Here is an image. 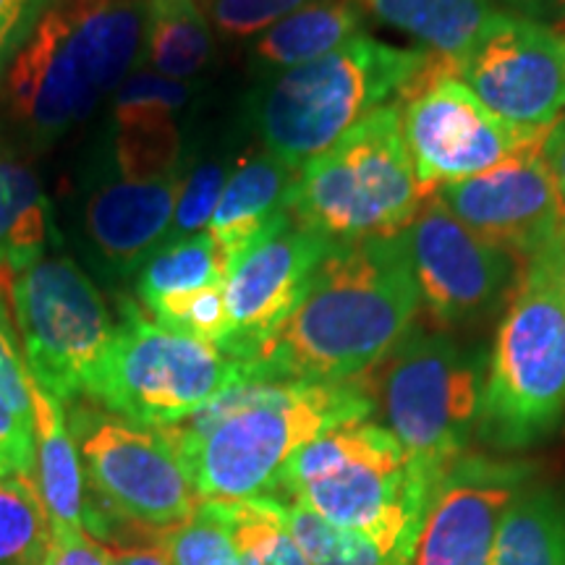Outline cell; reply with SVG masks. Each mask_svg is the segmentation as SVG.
I'll list each match as a JSON object with an SVG mask.
<instances>
[{
  "label": "cell",
  "mask_w": 565,
  "mask_h": 565,
  "mask_svg": "<svg viewBox=\"0 0 565 565\" xmlns=\"http://www.w3.org/2000/svg\"><path fill=\"white\" fill-rule=\"evenodd\" d=\"M406 231L333 244L291 317L246 362L257 383H349L377 366L419 315Z\"/></svg>",
  "instance_id": "obj_1"
},
{
  "label": "cell",
  "mask_w": 565,
  "mask_h": 565,
  "mask_svg": "<svg viewBox=\"0 0 565 565\" xmlns=\"http://www.w3.org/2000/svg\"><path fill=\"white\" fill-rule=\"evenodd\" d=\"M372 416L362 377L349 383L233 385L173 427H162L207 503L270 498L296 450Z\"/></svg>",
  "instance_id": "obj_2"
},
{
  "label": "cell",
  "mask_w": 565,
  "mask_h": 565,
  "mask_svg": "<svg viewBox=\"0 0 565 565\" xmlns=\"http://www.w3.org/2000/svg\"><path fill=\"white\" fill-rule=\"evenodd\" d=\"M150 0H53L3 76L13 124L34 150L58 145L145 66Z\"/></svg>",
  "instance_id": "obj_3"
},
{
  "label": "cell",
  "mask_w": 565,
  "mask_h": 565,
  "mask_svg": "<svg viewBox=\"0 0 565 565\" xmlns=\"http://www.w3.org/2000/svg\"><path fill=\"white\" fill-rule=\"evenodd\" d=\"M435 482L377 422H356L296 450L275 503H301L330 524L364 534L395 565H412Z\"/></svg>",
  "instance_id": "obj_4"
},
{
  "label": "cell",
  "mask_w": 565,
  "mask_h": 565,
  "mask_svg": "<svg viewBox=\"0 0 565 565\" xmlns=\"http://www.w3.org/2000/svg\"><path fill=\"white\" fill-rule=\"evenodd\" d=\"M429 55L359 34L322 58L259 82L246 121L265 152L301 171L372 110L398 100Z\"/></svg>",
  "instance_id": "obj_5"
},
{
  "label": "cell",
  "mask_w": 565,
  "mask_h": 565,
  "mask_svg": "<svg viewBox=\"0 0 565 565\" xmlns=\"http://www.w3.org/2000/svg\"><path fill=\"white\" fill-rule=\"evenodd\" d=\"M484 364L482 353L443 330L414 324L383 362L362 374L377 424L435 484L477 435Z\"/></svg>",
  "instance_id": "obj_6"
},
{
  "label": "cell",
  "mask_w": 565,
  "mask_h": 565,
  "mask_svg": "<svg viewBox=\"0 0 565 565\" xmlns=\"http://www.w3.org/2000/svg\"><path fill=\"white\" fill-rule=\"evenodd\" d=\"M424 202L395 103L372 110L296 175L291 215L333 244L398 236Z\"/></svg>",
  "instance_id": "obj_7"
},
{
  "label": "cell",
  "mask_w": 565,
  "mask_h": 565,
  "mask_svg": "<svg viewBox=\"0 0 565 565\" xmlns=\"http://www.w3.org/2000/svg\"><path fill=\"white\" fill-rule=\"evenodd\" d=\"M563 419L565 301L526 263L487 356L477 435L498 450H524L547 440Z\"/></svg>",
  "instance_id": "obj_8"
},
{
  "label": "cell",
  "mask_w": 565,
  "mask_h": 565,
  "mask_svg": "<svg viewBox=\"0 0 565 565\" xmlns=\"http://www.w3.org/2000/svg\"><path fill=\"white\" fill-rule=\"evenodd\" d=\"M116 338L84 398L141 427H173L246 383V366L200 338L150 320L129 296H116Z\"/></svg>",
  "instance_id": "obj_9"
},
{
  "label": "cell",
  "mask_w": 565,
  "mask_h": 565,
  "mask_svg": "<svg viewBox=\"0 0 565 565\" xmlns=\"http://www.w3.org/2000/svg\"><path fill=\"white\" fill-rule=\"evenodd\" d=\"M26 370L63 406L87 395L116 338V317L74 257L55 252L9 288Z\"/></svg>",
  "instance_id": "obj_10"
},
{
  "label": "cell",
  "mask_w": 565,
  "mask_h": 565,
  "mask_svg": "<svg viewBox=\"0 0 565 565\" xmlns=\"http://www.w3.org/2000/svg\"><path fill=\"white\" fill-rule=\"evenodd\" d=\"M89 498L150 532L183 524L202 503L179 450L162 429L141 427L79 398L66 408Z\"/></svg>",
  "instance_id": "obj_11"
},
{
  "label": "cell",
  "mask_w": 565,
  "mask_h": 565,
  "mask_svg": "<svg viewBox=\"0 0 565 565\" xmlns=\"http://www.w3.org/2000/svg\"><path fill=\"white\" fill-rule=\"evenodd\" d=\"M395 105L422 196L490 171L550 131L494 116L435 53Z\"/></svg>",
  "instance_id": "obj_12"
},
{
  "label": "cell",
  "mask_w": 565,
  "mask_h": 565,
  "mask_svg": "<svg viewBox=\"0 0 565 565\" xmlns=\"http://www.w3.org/2000/svg\"><path fill=\"white\" fill-rule=\"evenodd\" d=\"M181 171L134 179L110 166L103 147L84 154L68 202V238L97 286L118 296L171 228Z\"/></svg>",
  "instance_id": "obj_13"
},
{
  "label": "cell",
  "mask_w": 565,
  "mask_h": 565,
  "mask_svg": "<svg viewBox=\"0 0 565 565\" xmlns=\"http://www.w3.org/2000/svg\"><path fill=\"white\" fill-rule=\"evenodd\" d=\"M450 71L515 126L547 129L565 113V38L545 21L494 11Z\"/></svg>",
  "instance_id": "obj_14"
},
{
  "label": "cell",
  "mask_w": 565,
  "mask_h": 565,
  "mask_svg": "<svg viewBox=\"0 0 565 565\" xmlns=\"http://www.w3.org/2000/svg\"><path fill=\"white\" fill-rule=\"evenodd\" d=\"M406 244L422 309L443 328L492 315L519 280V259L458 221L437 194L424 196Z\"/></svg>",
  "instance_id": "obj_15"
},
{
  "label": "cell",
  "mask_w": 565,
  "mask_h": 565,
  "mask_svg": "<svg viewBox=\"0 0 565 565\" xmlns=\"http://www.w3.org/2000/svg\"><path fill=\"white\" fill-rule=\"evenodd\" d=\"M333 242L288 215L225 273L231 335L221 351L246 364L299 307Z\"/></svg>",
  "instance_id": "obj_16"
},
{
  "label": "cell",
  "mask_w": 565,
  "mask_h": 565,
  "mask_svg": "<svg viewBox=\"0 0 565 565\" xmlns=\"http://www.w3.org/2000/svg\"><path fill=\"white\" fill-rule=\"evenodd\" d=\"M532 482V466L466 454L435 484L412 565H490L505 513Z\"/></svg>",
  "instance_id": "obj_17"
},
{
  "label": "cell",
  "mask_w": 565,
  "mask_h": 565,
  "mask_svg": "<svg viewBox=\"0 0 565 565\" xmlns=\"http://www.w3.org/2000/svg\"><path fill=\"white\" fill-rule=\"evenodd\" d=\"M545 137L490 171L445 183L435 192L458 221L526 263L563 221V202L542 158Z\"/></svg>",
  "instance_id": "obj_18"
},
{
  "label": "cell",
  "mask_w": 565,
  "mask_h": 565,
  "mask_svg": "<svg viewBox=\"0 0 565 565\" xmlns=\"http://www.w3.org/2000/svg\"><path fill=\"white\" fill-rule=\"evenodd\" d=\"M296 175L299 171L263 147L238 158L207 225L225 263V273L249 246L291 215Z\"/></svg>",
  "instance_id": "obj_19"
},
{
  "label": "cell",
  "mask_w": 565,
  "mask_h": 565,
  "mask_svg": "<svg viewBox=\"0 0 565 565\" xmlns=\"http://www.w3.org/2000/svg\"><path fill=\"white\" fill-rule=\"evenodd\" d=\"M63 242L55 207L34 168L9 145H0V286L58 252Z\"/></svg>",
  "instance_id": "obj_20"
},
{
  "label": "cell",
  "mask_w": 565,
  "mask_h": 565,
  "mask_svg": "<svg viewBox=\"0 0 565 565\" xmlns=\"http://www.w3.org/2000/svg\"><path fill=\"white\" fill-rule=\"evenodd\" d=\"M366 17L370 13L359 0H312L252 40L249 68L259 74V79H267L322 58L359 34H366Z\"/></svg>",
  "instance_id": "obj_21"
},
{
  "label": "cell",
  "mask_w": 565,
  "mask_h": 565,
  "mask_svg": "<svg viewBox=\"0 0 565 565\" xmlns=\"http://www.w3.org/2000/svg\"><path fill=\"white\" fill-rule=\"evenodd\" d=\"M30 398L34 422V479L45 500L51 524L84 529V508H87V479H84L82 458L76 450L66 422V406L55 401L34 383L30 374Z\"/></svg>",
  "instance_id": "obj_22"
},
{
  "label": "cell",
  "mask_w": 565,
  "mask_h": 565,
  "mask_svg": "<svg viewBox=\"0 0 565 565\" xmlns=\"http://www.w3.org/2000/svg\"><path fill=\"white\" fill-rule=\"evenodd\" d=\"M366 13L412 34L424 51L454 63L494 13L492 0H359Z\"/></svg>",
  "instance_id": "obj_23"
},
{
  "label": "cell",
  "mask_w": 565,
  "mask_h": 565,
  "mask_svg": "<svg viewBox=\"0 0 565 565\" xmlns=\"http://www.w3.org/2000/svg\"><path fill=\"white\" fill-rule=\"evenodd\" d=\"M215 61V32L196 0H150L145 66L173 82L200 84Z\"/></svg>",
  "instance_id": "obj_24"
},
{
  "label": "cell",
  "mask_w": 565,
  "mask_h": 565,
  "mask_svg": "<svg viewBox=\"0 0 565 565\" xmlns=\"http://www.w3.org/2000/svg\"><path fill=\"white\" fill-rule=\"evenodd\" d=\"M225 263L207 231L194 236L162 242L134 275L131 286L139 307L147 312L162 303L183 299L210 286H223Z\"/></svg>",
  "instance_id": "obj_25"
},
{
  "label": "cell",
  "mask_w": 565,
  "mask_h": 565,
  "mask_svg": "<svg viewBox=\"0 0 565 565\" xmlns=\"http://www.w3.org/2000/svg\"><path fill=\"white\" fill-rule=\"evenodd\" d=\"M490 565H565L563 494L529 484L505 513Z\"/></svg>",
  "instance_id": "obj_26"
},
{
  "label": "cell",
  "mask_w": 565,
  "mask_h": 565,
  "mask_svg": "<svg viewBox=\"0 0 565 565\" xmlns=\"http://www.w3.org/2000/svg\"><path fill=\"white\" fill-rule=\"evenodd\" d=\"M200 92L202 84L173 82L168 76L154 74L152 68L141 66L113 95L105 126L118 131L147 134L186 131L183 121H186Z\"/></svg>",
  "instance_id": "obj_27"
},
{
  "label": "cell",
  "mask_w": 565,
  "mask_h": 565,
  "mask_svg": "<svg viewBox=\"0 0 565 565\" xmlns=\"http://www.w3.org/2000/svg\"><path fill=\"white\" fill-rule=\"evenodd\" d=\"M51 532L34 475L0 477V565H42Z\"/></svg>",
  "instance_id": "obj_28"
},
{
  "label": "cell",
  "mask_w": 565,
  "mask_h": 565,
  "mask_svg": "<svg viewBox=\"0 0 565 565\" xmlns=\"http://www.w3.org/2000/svg\"><path fill=\"white\" fill-rule=\"evenodd\" d=\"M236 162L238 160L231 152L221 150V147L186 139V150H183L181 162L179 200H175V212L166 242H175V238H186L200 231H207L212 212L221 202L225 181H228Z\"/></svg>",
  "instance_id": "obj_29"
},
{
  "label": "cell",
  "mask_w": 565,
  "mask_h": 565,
  "mask_svg": "<svg viewBox=\"0 0 565 565\" xmlns=\"http://www.w3.org/2000/svg\"><path fill=\"white\" fill-rule=\"evenodd\" d=\"M238 565H309L288 526L286 508L270 498L223 503Z\"/></svg>",
  "instance_id": "obj_30"
},
{
  "label": "cell",
  "mask_w": 565,
  "mask_h": 565,
  "mask_svg": "<svg viewBox=\"0 0 565 565\" xmlns=\"http://www.w3.org/2000/svg\"><path fill=\"white\" fill-rule=\"evenodd\" d=\"M280 505L286 508L288 526L309 565H395L364 534L330 524L301 503Z\"/></svg>",
  "instance_id": "obj_31"
},
{
  "label": "cell",
  "mask_w": 565,
  "mask_h": 565,
  "mask_svg": "<svg viewBox=\"0 0 565 565\" xmlns=\"http://www.w3.org/2000/svg\"><path fill=\"white\" fill-rule=\"evenodd\" d=\"M162 545L173 565H238L236 542L223 503L202 500L183 524L162 532Z\"/></svg>",
  "instance_id": "obj_32"
},
{
  "label": "cell",
  "mask_w": 565,
  "mask_h": 565,
  "mask_svg": "<svg viewBox=\"0 0 565 565\" xmlns=\"http://www.w3.org/2000/svg\"><path fill=\"white\" fill-rule=\"evenodd\" d=\"M223 40H254L312 0H196Z\"/></svg>",
  "instance_id": "obj_33"
},
{
  "label": "cell",
  "mask_w": 565,
  "mask_h": 565,
  "mask_svg": "<svg viewBox=\"0 0 565 565\" xmlns=\"http://www.w3.org/2000/svg\"><path fill=\"white\" fill-rule=\"evenodd\" d=\"M150 315L154 322L166 324V328L171 330H179V333L200 338V341H207L212 345H217V349H221L231 335V320L228 307H225L223 286H210L204 288V291L168 301Z\"/></svg>",
  "instance_id": "obj_34"
},
{
  "label": "cell",
  "mask_w": 565,
  "mask_h": 565,
  "mask_svg": "<svg viewBox=\"0 0 565 565\" xmlns=\"http://www.w3.org/2000/svg\"><path fill=\"white\" fill-rule=\"evenodd\" d=\"M0 395L21 414L32 416L30 370H26L24 349L19 345V330L13 315L0 294Z\"/></svg>",
  "instance_id": "obj_35"
},
{
  "label": "cell",
  "mask_w": 565,
  "mask_h": 565,
  "mask_svg": "<svg viewBox=\"0 0 565 565\" xmlns=\"http://www.w3.org/2000/svg\"><path fill=\"white\" fill-rule=\"evenodd\" d=\"M34 422L0 395V477L34 475Z\"/></svg>",
  "instance_id": "obj_36"
},
{
  "label": "cell",
  "mask_w": 565,
  "mask_h": 565,
  "mask_svg": "<svg viewBox=\"0 0 565 565\" xmlns=\"http://www.w3.org/2000/svg\"><path fill=\"white\" fill-rule=\"evenodd\" d=\"M53 0H0V82L38 30Z\"/></svg>",
  "instance_id": "obj_37"
},
{
  "label": "cell",
  "mask_w": 565,
  "mask_h": 565,
  "mask_svg": "<svg viewBox=\"0 0 565 565\" xmlns=\"http://www.w3.org/2000/svg\"><path fill=\"white\" fill-rule=\"evenodd\" d=\"M42 565H113L110 550L84 529L53 524L51 545Z\"/></svg>",
  "instance_id": "obj_38"
},
{
  "label": "cell",
  "mask_w": 565,
  "mask_h": 565,
  "mask_svg": "<svg viewBox=\"0 0 565 565\" xmlns=\"http://www.w3.org/2000/svg\"><path fill=\"white\" fill-rule=\"evenodd\" d=\"M529 265H534L536 270L545 273V278L553 282V288L565 301V212L553 236H550L547 244L529 259Z\"/></svg>",
  "instance_id": "obj_39"
},
{
  "label": "cell",
  "mask_w": 565,
  "mask_h": 565,
  "mask_svg": "<svg viewBox=\"0 0 565 565\" xmlns=\"http://www.w3.org/2000/svg\"><path fill=\"white\" fill-rule=\"evenodd\" d=\"M542 158L547 162V171L553 175L557 196H561L565 212V118L550 126L545 147H542Z\"/></svg>",
  "instance_id": "obj_40"
},
{
  "label": "cell",
  "mask_w": 565,
  "mask_h": 565,
  "mask_svg": "<svg viewBox=\"0 0 565 565\" xmlns=\"http://www.w3.org/2000/svg\"><path fill=\"white\" fill-rule=\"evenodd\" d=\"M113 565H173L166 545H162V534L158 540L145 542V545H124L108 547Z\"/></svg>",
  "instance_id": "obj_41"
},
{
  "label": "cell",
  "mask_w": 565,
  "mask_h": 565,
  "mask_svg": "<svg viewBox=\"0 0 565 565\" xmlns=\"http://www.w3.org/2000/svg\"><path fill=\"white\" fill-rule=\"evenodd\" d=\"M515 17L534 21H557L565 19V0H500Z\"/></svg>",
  "instance_id": "obj_42"
}]
</instances>
